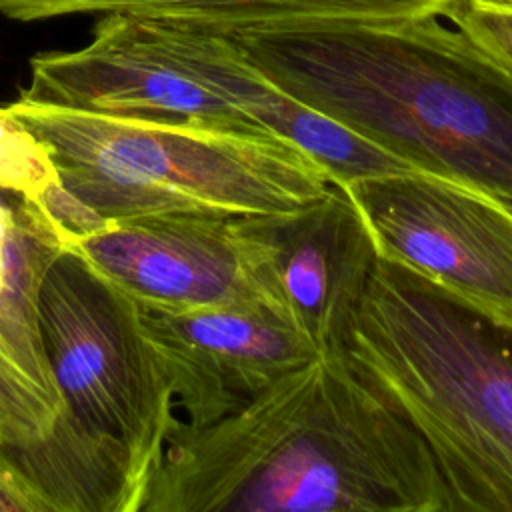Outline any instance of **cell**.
I'll return each instance as SVG.
<instances>
[{
  "label": "cell",
  "instance_id": "obj_10",
  "mask_svg": "<svg viewBox=\"0 0 512 512\" xmlns=\"http://www.w3.org/2000/svg\"><path fill=\"white\" fill-rule=\"evenodd\" d=\"M142 310L146 336L192 426L240 410L318 352L264 302L196 310Z\"/></svg>",
  "mask_w": 512,
  "mask_h": 512
},
{
  "label": "cell",
  "instance_id": "obj_13",
  "mask_svg": "<svg viewBox=\"0 0 512 512\" xmlns=\"http://www.w3.org/2000/svg\"><path fill=\"white\" fill-rule=\"evenodd\" d=\"M60 184L50 148L12 112L0 108V188L42 206Z\"/></svg>",
  "mask_w": 512,
  "mask_h": 512
},
{
  "label": "cell",
  "instance_id": "obj_4",
  "mask_svg": "<svg viewBox=\"0 0 512 512\" xmlns=\"http://www.w3.org/2000/svg\"><path fill=\"white\" fill-rule=\"evenodd\" d=\"M8 106L50 148L60 184L106 226L186 210H292L334 180L306 150L264 130Z\"/></svg>",
  "mask_w": 512,
  "mask_h": 512
},
{
  "label": "cell",
  "instance_id": "obj_11",
  "mask_svg": "<svg viewBox=\"0 0 512 512\" xmlns=\"http://www.w3.org/2000/svg\"><path fill=\"white\" fill-rule=\"evenodd\" d=\"M450 0H18L28 20L66 14H134L206 24L224 32L382 24L444 14Z\"/></svg>",
  "mask_w": 512,
  "mask_h": 512
},
{
  "label": "cell",
  "instance_id": "obj_12",
  "mask_svg": "<svg viewBox=\"0 0 512 512\" xmlns=\"http://www.w3.org/2000/svg\"><path fill=\"white\" fill-rule=\"evenodd\" d=\"M64 246L34 202L0 188V368L30 382L58 412L60 396L38 336L36 290Z\"/></svg>",
  "mask_w": 512,
  "mask_h": 512
},
{
  "label": "cell",
  "instance_id": "obj_16",
  "mask_svg": "<svg viewBox=\"0 0 512 512\" xmlns=\"http://www.w3.org/2000/svg\"><path fill=\"white\" fill-rule=\"evenodd\" d=\"M482 2H492V4H502V6H512V0H482Z\"/></svg>",
  "mask_w": 512,
  "mask_h": 512
},
{
  "label": "cell",
  "instance_id": "obj_1",
  "mask_svg": "<svg viewBox=\"0 0 512 512\" xmlns=\"http://www.w3.org/2000/svg\"><path fill=\"white\" fill-rule=\"evenodd\" d=\"M138 512H450V496L422 436L344 352L210 424L176 418Z\"/></svg>",
  "mask_w": 512,
  "mask_h": 512
},
{
  "label": "cell",
  "instance_id": "obj_3",
  "mask_svg": "<svg viewBox=\"0 0 512 512\" xmlns=\"http://www.w3.org/2000/svg\"><path fill=\"white\" fill-rule=\"evenodd\" d=\"M346 356L422 436L450 512H512V328L378 256Z\"/></svg>",
  "mask_w": 512,
  "mask_h": 512
},
{
  "label": "cell",
  "instance_id": "obj_5",
  "mask_svg": "<svg viewBox=\"0 0 512 512\" xmlns=\"http://www.w3.org/2000/svg\"><path fill=\"white\" fill-rule=\"evenodd\" d=\"M36 324L62 404L46 434L52 448L148 484L178 416L140 304L64 246L40 278Z\"/></svg>",
  "mask_w": 512,
  "mask_h": 512
},
{
  "label": "cell",
  "instance_id": "obj_2",
  "mask_svg": "<svg viewBox=\"0 0 512 512\" xmlns=\"http://www.w3.org/2000/svg\"><path fill=\"white\" fill-rule=\"evenodd\" d=\"M292 98L512 208V72L440 16L228 32Z\"/></svg>",
  "mask_w": 512,
  "mask_h": 512
},
{
  "label": "cell",
  "instance_id": "obj_9",
  "mask_svg": "<svg viewBox=\"0 0 512 512\" xmlns=\"http://www.w3.org/2000/svg\"><path fill=\"white\" fill-rule=\"evenodd\" d=\"M70 246L146 308L264 302L236 212L186 210L120 220Z\"/></svg>",
  "mask_w": 512,
  "mask_h": 512
},
{
  "label": "cell",
  "instance_id": "obj_7",
  "mask_svg": "<svg viewBox=\"0 0 512 512\" xmlns=\"http://www.w3.org/2000/svg\"><path fill=\"white\" fill-rule=\"evenodd\" d=\"M376 244L394 262L512 328V208L464 182L394 172L346 182Z\"/></svg>",
  "mask_w": 512,
  "mask_h": 512
},
{
  "label": "cell",
  "instance_id": "obj_15",
  "mask_svg": "<svg viewBox=\"0 0 512 512\" xmlns=\"http://www.w3.org/2000/svg\"><path fill=\"white\" fill-rule=\"evenodd\" d=\"M2 510H12V512H22V504L16 496V492L12 490V486L8 484L6 476L0 470V512Z\"/></svg>",
  "mask_w": 512,
  "mask_h": 512
},
{
  "label": "cell",
  "instance_id": "obj_14",
  "mask_svg": "<svg viewBox=\"0 0 512 512\" xmlns=\"http://www.w3.org/2000/svg\"><path fill=\"white\" fill-rule=\"evenodd\" d=\"M442 18L466 32L512 72V6L482 0H450Z\"/></svg>",
  "mask_w": 512,
  "mask_h": 512
},
{
  "label": "cell",
  "instance_id": "obj_8",
  "mask_svg": "<svg viewBox=\"0 0 512 512\" xmlns=\"http://www.w3.org/2000/svg\"><path fill=\"white\" fill-rule=\"evenodd\" d=\"M262 300L318 354H344L378 250L344 182L282 212L238 214Z\"/></svg>",
  "mask_w": 512,
  "mask_h": 512
},
{
  "label": "cell",
  "instance_id": "obj_6",
  "mask_svg": "<svg viewBox=\"0 0 512 512\" xmlns=\"http://www.w3.org/2000/svg\"><path fill=\"white\" fill-rule=\"evenodd\" d=\"M272 92L274 84L224 30L186 20L104 14L86 46L36 54L16 100L264 130Z\"/></svg>",
  "mask_w": 512,
  "mask_h": 512
}]
</instances>
